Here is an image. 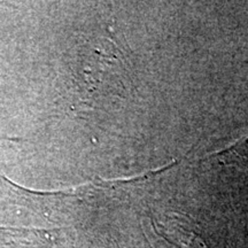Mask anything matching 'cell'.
<instances>
[{
    "mask_svg": "<svg viewBox=\"0 0 248 248\" xmlns=\"http://www.w3.org/2000/svg\"><path fill=\"white\" fill-rule=\"evenodd\" d=\"M44 237L39 231L0 228V248H39Z\"/></svg>",
    "mask_w": 248,
    "mask_h": 248,
    "instance_id": "cell-1",
    "label": "cell"
}]
</instances>
